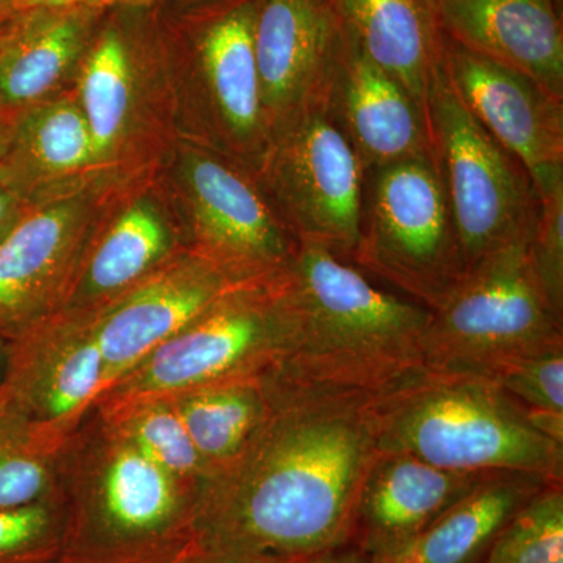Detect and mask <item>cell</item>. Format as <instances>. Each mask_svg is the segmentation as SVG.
Wrapping results in <instances>:
<instances>
[{
  "instance_id": "obj_36",
  "label": "cell",
  "mask_w": 563,
  "mask_h": 563,
  "mask_svg": "<svg viewBox=\"0 0 563 563\" xmlns=\"http://www.w3.org/2000/svg\"><path fill=\"white\" fill-rule=\"evenodd\" d=\"M173 2V0H103L102 9L110 7H129V9H152V7L163 5V3Z\"/></svg>"
},
{
  "instance_id": "obj_8",
  "label": "cell",
  "mask_w": 563,
  "mask_h": 563,
  "mask_svg": "<svg viewBox=\"0 0 563 563\" xmlns=\"http://www.w3.org/2000/svg\"><path fill=\"white\" fill-rule=\"evenodd\" d=\"M172 184L198 255L232 284L269 279L290 265L299 243L246 166L185 140L174 154Z\"/></svg>"
},
{
  "instance_id": "obj_28",
  "label": "cell",
  "mask_w": 563,
  "mask_h": 563,
  "mask_svg": "<svg viewBox=\"0 0 563 563\" xmlns=\"http://www.w3.org/2000/svg\"><path fill=\"white\" fill-rule=\"evenodd\" d=\"M540 206L529 255L551 307L563 317V173L537 187Z\"/></svg>"
},
{
  "instance_id": "obj_18",
  "label": "cell",
  "mask_w": 563,
  "mask_h": 563,
  "mask_svg": "<svg viewBox=\"0 0 563 563\" xmlns=\"http://www.w3.org/2000/svg\"><path fill=\"white\" fill-rule=\"evenodd\" d=\"M107 9L92 5L14 13L0 27V114L11 118L62 95Z\"/></svg>"
},
{
  "instance_id": "obj_34",
  "label": "cell",
  "mask_w": 563,
  "mask_h": 563,
  "mask_svg": "<svg viewBox=\"0 0 563 563\" xmlns=\"http://www.w3.org/2000/svg\"><path fill=\"white\" fill-rule=\"evenodd\" d=\"M331 558L317 559V561H298V559L272 558V555L203 553L201 558L191 563H325Z\"/></svg>"
},
{
  "instance_id": "obj_31",
  "label": "cell",
  "mask_w": 563,
  "mask_h": 563,
  "mask_svg": "<svg viewBox=\"0 0 563 563\" xmlns=\"http://www.w3.org/2000/svg\"><path fill=\"white\" fill-rule=\"evenodd\" d=\"M43 465L16 454H0V509L32 506L46 487Z\"/></svg>"
},
{
  "instance_id": "obj_33",
  "label": "cell",
  "mask_w": 563,
  "mask_h": 563,
  "mask_svg": "<svg viewBox=\"0 0 563 563\" xmlns=\"http://www.w3.org/2000/svg\"><path fill=\"white\" fill-rule=\"evenodd\" d=\"M29 202L21 199L16 192L0 184V242L5 239L7 233L21 220Z\"/></svg>"
},
{
  "instance_id": "obj_20",
  "label": "cell",
  "mask_w": 563,
  "mask_h": 563,
  "mask_svg": "<svg viewBox=\"0 0 563 563\" xmlns=\"http://www.w3.org/2000/svg\"><path fill=\"white\" fill-rule=\"evenodd\" d=\"M92 174H102L101 166L74 92L55 96L13 118L9 146L0 158L3 187L31 203L88 184L84 177Z\"/></svg>"
},
{
  "instance_id": "obj_12",
  "label": "cell",
  "mask_w": 563,
  "mask_h": 563,
  "mask_svg": "<svg viewBox=\"0 0 563 563\" xmlns=\"http://www.w3.org/2000/svg\"><path fill=\"white\" fill-rule=\"evenodd\" d=\"M443 69L466 110L523 163L536 188L563 172V99L446 35Z\"/></svg>"
},
{
  "instance_id": "obj_35",
  "label": "cell",
  "mask_w": 563,
  "mask_h": 563,
  "mask_svg": "<svg viewBox=\"0 0 563 563\" xmlns=\"http://www.w3.org/2000/svg\"><path fill=\"white\" fill-rule=\"evenodd\" d=\"M9 2L14 14L35 9H60V7L77 5H92L102 9L103 0H9Z\"/></svg>"
},
{
  "instance_id": "obj_2",
  "label": "cell",
  "mask_w": 563,
  "mask_h": 563,
  "mask_svg": "<svg viewBox=\"0 0 563 563\" xmlns=\"http://www.w3.org/2000/svg\"><path fill=\"white\" fill-rule=\"evenodd\" d=\"M288 336L276 368L302 383L380 395L424 368L431 310L377 287L314 244L280 273Z\"/></svg>"
},
{
  "instance_id": "obj_32",
  "label": "cell",
  "mask_w": 563,
  "mask_h": 563,
  "mask_svg": "<svg viewBox=\"0 0 563 563\" xmlns=\"http://www.w3.org/2000/svg\"><path fill=\"white\" fill-rule=\"evenodd\" d=\"M49 525V515L41 506L0 509V559L31 548Z\"/></svg>"
},
{
  "instance_id": "obj_17",
  "label": "cell",
  "mask_w": 563,
  "mask_h": 563,
  "mask_svg": "<svg viewBox=\"0 0 563 563\" xmlns=\"http://www.w3.org/2000/svg\"><path fill=\"white\" fill-rule=\"evenodd\" d=\"M435 9L448 38L563 99L562 0H435Z\"/></svg>"
},
{
  "instance_id": "obj_29",
  "label": "cell",
  "mask_w": 563,
  "mask_h": 563,
  "mask_svg": "<svg viewBox=\"0 0 563 563\" xmlns=\"http://www.w3.org/2000/svg\"><path fill=\"white\" fill-rule=\"evenodd\" d=\"M106 377V362L98 343L92 339L70 344L55 363L47 377L44 402L47 412L65 417L80 407Z\"/></svg>"
},
{
  "instance_id": "obj_30",
  "label": "cell",
  "mask_w": 563,
  "mask_h": 563,
  "mask_svg": "<svg viewBox=\"0 0 563 563\" xmlns=\"http://www.w3.org/2000/svg\"><path fill=\"white\" fill-rule=\"evenodd\" d=\"M133 443L141 454L157 463L166 473H195L206 465L196 451L179 413L155 407L141 415L133 424Z\"/></svg>"
},
{
  "instance_id": "obj_16",
  "label": "cell",
  "mask_w": 563,
  "mask_h": 563,
  "mask_svg": "<svg viewBox=\"0 0 563 563\" xmlns=\"http://www.w3.org/2000/svg\"><path fill=\"white\" fill-rule=\"evenodd\" d=\"M232 285L239 284L195 254L129 291L91 333L102 352L106 376L144 361L155 347L198 320Z\"/></svg>"
},
{
  "instance_id": "obj_7",
  "label": "cell",
  "mask_w": 563,
  "mask_h": 563,
  "mask_svg": "<svg viewBox=\"0 0 563 563\" xmlns=\"http://www.w3.org/2000/svg\"><path fill=\"white\" fill-rule=\"evenodd\" d=\"M431 158L442 184L466 269L529 240L539 192L528 168L485 131L451 87L443 62L426 102Z\"/></svg>"
},
{
  "instance_id": "obj_6",
  "label": "cell",
  "mask_w": 563,
  "mask_h": 563,
  "mask_svg": "<svg viewBox=\"0 0 563 563\" xmlns=\"http://www.w3.org/2000/svg\"><path fill=\"white\" fill-rule=\"evenodd\" d=\"M352 263L428 310L461 284L468 269L431 155L365 172Z\"/></svg>"
},
{
  "instance_id": "obj_19",
  "label": "cell",
  "mask_w": 563,
  "mask_h": 563,
  "mask_svg": "<svg viewBox=\"0 0 563 563\" xmlns=\"http://www.w3.org/2000/svg\"><path fill=\"white\" fill-rule=\"evenodd\" d=\"M329 109L365 172L431 155L426 110L369 62L354 38L333 81Z\"/></svg>"
},
{
  "instance_id": "obj_23",
  "label": "cell",
  "mask_w": 563,
  "mask_h": 563,
  "mask_svg": "<svg viewBox=\"0 0 563 563\" xmlns=\"http://www.w3.org/2000/svg\"><path fill=\"white\" fill-rule=\"evenodd\" d=\"M273 368L207 385L177 409L196 451L214 473L242 453L268 412Z\"/></svg>"
},
{
  "instance_id": "obj_25",
  "label": "cell",
  "mask_w": 563,
  "mask_h": 563,
  "mask_svg": "<svg viewBox=\"0 0 563 563\" xmlns=\"http://www.w3.org/2000/svg\"><path fill=\"white\" fill-rule=\"evenodd\" d=\"M103 509L118 532L140 536L157 531L176 510L172 474L135 446L125 448L107 470Z\"/></svg>"
},
{
  "instance_id": "obj_22",
  "label": "cell",
  "mask_w": 563,
  "mask_h": 563,
  "mask_svg": "<svg viewBox=\"0 0 563 563\" xmlns=\"http://www.w3.org/2000/svg\"><path fill=\"white\" fill-rule=\"evenodd\" d=\"M352 38L426 110L442 66L444 33L435 0H336Z\"/></svg>"
},
{
  "instance_id": "obj_11",
  "label": "cell",
  "mask_w": 563,
  "mask_h": 563,
  "mask_svg": "<svg viewBox=\"0 0 563 563\" xmlns=\"http://www.w3.org/2000/svg\"><path fill=\"white\" fill-rule=\"evenodd\" d=\"M351 40L336 0H262L254 49L272 143L307 110L329 101Z\"/></svg>"
},
{
  "instance_id": "obj_38",
  "label": "cell",
  "mask_w": 563,
  "mask_h": 563,
  "mask_svg": "<svg viewBox=\"0 0 563 563\" xmlns=\"http://www.w3.org/2000/svg\"><path fill=\"white\" fill-rule=\"evenodd\" d=\"M325 563H368L365 558H362L357 551L347 550L344 553H340L333 555V558L329 559Z\"/></svg>"
},
{
  "instance_id": "obj_15",
  "label": "cell",
  "mask_w": 563,
  "mask_h": 563,
  "mask_svg": "<svg viewBox=\"0 0 563 563\" xmlns=\"http://www.w3.org/2000/svg\"><path fill=\"white\" fill-rule=\"evenodd\" d=\"M91 181L29 203L0 242V322L38 307L68 269L98 213Z\"/></svg>"
},
{
  "instance_id": "obj_13",
  "label": "cell",
  "mask_w": 563,
  "mask_h": 563,
  "mask_svg": "<svg viewBox=\"0 0 563 563\" xmlns=\"http://www.w3.org/2000/svg\"><path fill=\"white\" fill-rule=\"evenodd\" d=\"M157 13L110 7L76 76L74 92L90 129L101 172L120 158L139 113L141 74L157 54Z\"/></svg>"
},
{
  "instance_id": "obj_5",
  "label": "cell",
  "mask_w": 563,
  "mask_h": 563,
  "mask_svg": "<svg viewBox=\"0 0 563 563\" xmlns=\"http://www.w3.org/2000/svg\"><path fill=\"white\" fill-rule=\"evenodd\" d=\"M529 240L493 252L429 314L424 368L493 379L509 363L563 347V317L537 279Z\"/></svg>"
},
{
  "instance_id": "obj_37",
  "label": "cell",
  "mask_w": 563,
  "mask_h": 563,
  "mask_svg": "<svg viewBox=\"0 0 563 563\" xmlns=\"http://www.w3.org/2000/svg\"><path fill=\"white\" fill-rule=\"evenodd\" d=\"M11 124H13V120H11V118L0 114V158L3 157L7 146H9Z\"/></svg>"
},
{
  "instance_id": "obj_21",
  "label": "cell",
  "mask_w": 563,
  "mask_h": 563,
  "mask_svg": "<svg viewBox=\"0 0 563 563\" xmlns=\"http://www.w3.org/2000/svg\"><path fill=\"white\" fill-rule=\"evenodd\" d=\"M553 481L526 473H488L472 492L398 550L368 563H484L496 537Z\"/></svg>"
},
{
  "instance_id": "obj_3",
  "label": "cell",
  "mask_w": 563,
  "mask_h": 563,
  "mask_svg": "<svg viewBox=\"0 0 563 563\" xmlns=\"http://www.w3.org/2000/svg\"><path fill=\"white\" fill-rule=\"evenodd\" d=\"M377 450L465 473L536 474L563 484V443L488 377L421 372L373 396Z\"/></svg>"
},
{
  "instance_id": "obj_1",
  "label": "cell",
  "mask_w": 563,
  "mask_h": 563,
  "mask_svg": "<svg viewBox=\"0 0 563 563\" xmlns=\"http://www.w3.org/2000/svg\"><path fill=\"white\" fill-rule=\"evenodd\" d=\"M372 399L274 368L268 412L202 493L203 551L317 561L352 550L358 493L377 453Z\"/></svg>"
},
{
  "instance_id": "obj_4",
  "label": "cell",
  "mask_w": 563,
  "mask_h": 563,
  "mask_svg": "<svg viewBox=\"0 0 563 563\" xmlns=\"http://www.w3.org/2000/svg\"><path fill=\"white\" fill-rule=\"evenodd\" d=\"M261 2L181 0L168 18L157 7L169 60L181 68L191 141L255 174L272 147L254 49Z\"/></svg>"
},
{
  "instance_id": "obj_10",
  "label": "cell",
  "mask_w": 563,
  "mask_h": 563,
  "mask_svg": "<svg viewBox=\"0 0 563 563\" xmlns=\"http://www.w3.org/2000/svg\"><path fill=\"white\" fill-rule=\"evenodd\" d=\"M287 336L280 273L232 285L198 320L144 358L136 388L173 391L265 372L279 363Z\"/></svg>"
},
{
  "instance_id": "obj_9",
  "label": "cell",
  "mask_w": 563,
  "mask_h": 563,
  "mask_svg": "<svg viewBox=\"0 0 563 563\" xmlns=\"http://www.w3.org/2000/svg\"><path fill=\"white\" fill-rule=\"evenodd\" d=\"M255 176L296 242L352 262L361 236L365 168L329 101L307 110L273 140Z\"/></svg>"
},
{
  "instance_id": "obj_14",
  "label": "cell",
  "mask_w": 563,
  "mask_h": 563,
  "mask_svg": "<svg viewBox=\"0 0 563 563\" xmlns=\"http://www.w3.org/2000/svg\"><path fill=\"white\" fill-rule=\"evenodd\" d=\"M488 473L451 472L399 451L377 450L355 506L352 550L379 558L442 517Z\"/></svg>"
},
{
  "instance_id": "obj_24",
  "label": "cell",
  "mask_w": 563,
  "mask_h": 563,
  "mask_svg": "<svg viewBox=\"0 0 563 563\" xmlns=\"http://www.w3.org/2000/svg\"><path fill=\"white\" fill-rule=\"evenodd\" d=\"M172 244L165 207L150 195L133 199L92 252L84 277L85 295L96 298L131 287L168 254Z\"/></svg>"
},
{
  "instance_id": "obj_27",
  "label": "cell",
  "mask_w": 563,
  "mask_h": 563,
  "mask_svg": "<svg viewBox=\"0 0 563 563\" xmlns=\"http://www.w3.org/2000/svg\"><path fill=\"white\" fill-rule=\"evenodd\" d=\"M492 380L526 407L544 433L563 443V347L518 358Z\"/></svg>"
},
{
  "instance_id": "obj_39",
  "label": "cell",
  "mask_w": 563,
  "mask_h": 563,
  "mask_svg": "<svg viewBox=\"0 0 563 563\" xmlns=\"http://www.w3.org/2000/svg\"><path fill=\"white\" fill-rule=\"evenodd\" d=\"M13 16L9 0H0V27Z\"/></svg>"
},
{
  "instance_id": "obj_26",
  "label": "cell",
  "mask_w": 563,
  "mask_h": 563,
  "mask_svg": "<svg viewBox=\"0 0 563 563\" xmlns=\"http://www.w3.org/2000/svg\"><path fill=\"white\" fill-rule=\"evenodd\" d=\"M484 563H563V484H551L510 518Z\"/></svg>"
}]
</instances>
